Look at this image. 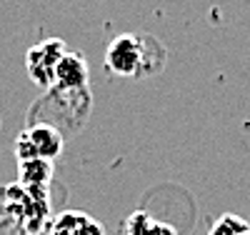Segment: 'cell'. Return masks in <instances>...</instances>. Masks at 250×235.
<instances>
[{"label": "cell", "instance_id": "7a4b0ae2", "mask_svg": "<svg viewBox=\"0 0 250 235\" xmlns=\"http://www.w3.org/2000/svg\"><path fill=\"white\" fill-rule=\"evenodd\" d=\"M62 148H65V138L62 130L50 123H35L20 133L15 143V155L18 160H30V158H43V160H55L60 158Z\"/></svg>", "mask_w": 250, "mask_h": 235}, {"label": "cell", "instance_id": "8992f818", "mask_svg": "<svg viewBox=\"0 0 250 235\" xmlns=\"http://www.w3.org/2000/svg\"><path fill=\"white\" fill-rule=\"evenodd\" d=\"M50 235H105V230L85 213H62L53 223Z\"/></svg>", "mask_w": 250, "mask_h": 235}, {"label": "cell", "instance_id": "ba28073f", "mask_svg": "<svg viewBox=\"0 0 250 235\" xmlns=\"http://www.w3.org/2000/svg\"><path fill=\"white\" fill-rule=\"evenodd\" d=\"M208 235H250V220H245L243 215L235 213H225L215 220V225L210 228Z\"/></svg>", "mask_w": 250, "mask_h": 235}, {"label": "cell", "instance_id": "5b68a950", "mask_svg": "<svg viewBox=\"0 0 250 235\" xmlns=\"http://www.w3.org/2000/svg\"><path fill=\"white\" fill-rule=\"evenodd\" d=\"M18 178H20V185H23L25 190L43 195L50 178H53V163L43 160V158L18 160Z\"/></svg>", "mask_w": 250, "mask_h": 235}, {"label": "cell", "instance_id": "277c9868", "mask_svg": "<svg viewBox=\"0 0 250 235\" xmlns=\"http://www.w3.org/2000/svg\"><path fill=\"white\" fill-rule=\"evenodd\" d=\"M88 63L83 58V53H65L60 58L58 68H55V83L50 90H60V93H80L88 90Z\"/></svg>", "mask_w": 250, "mask_h": 235}, {"label": "cell", "instance_id": "52a82bcc", "mask_svg": "<svg viewBox=\"0 0 250 235\" xmlns=\"http://www.w3.org/2000/svg\"><path fill=\"white\" fill-rule=\"evenodd\" d=\"M125 235H178L173 225L163 223V220H155L150 218L148 213H133V215L125 220Z\"/></svg>", "mask_w": 250, "mask_h": 235}, {"label": "cell", "instance_id": "3957f363", "mask_svg": "<svg viewBox=\"0 0 250 235\" xmlns=\"http://www.w3.org/2000/svg\"><path fill=\"white\" fill-rule=\"evenodd\" d=\"M68 53L65 43L60 38H45L40 40L38 45H33L25 55V70H28V78L40 85V88L50 90L53 83H55V68L60 58Z\"/></svg>", "mask_w": 250, "mask_h": 235}, {"label": "cell", "instance_id": "6da1fadb", "mask_svg": "<svg viewBox=\"0 0 250 235\" xmlns=\"http://www.w3.org/2000/svg\"><path fill=\"white\" fill-rule=\"evenodd\" d=\"M165 63H168V50L155 35L123 33L113 38L105 50V70L120 78H153L165 68Z\"/></svg>", "mask_w": 250, "mask_h": 235}]
</instances>
